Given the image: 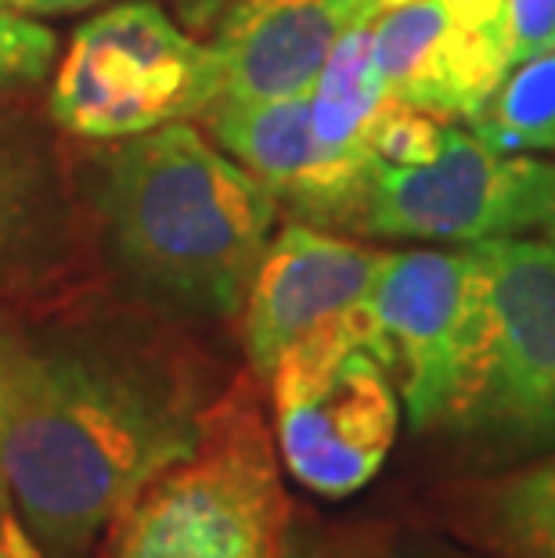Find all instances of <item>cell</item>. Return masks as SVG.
Segmentation results:
<instances>
[{"label": "cell", "mask_w": 555, "mask_h": 558, "mask_svg": "<svg viewBox=\"0 0 555 558\" xmlns=\"http://www.w3.org/2000/svg\"><path fill=\"white\" fill-rule=\"evenodd\" d=\"M545 231L552 234V242H555V187H552V217H548V228Z\"/></svg>", "instance_id": "484cf974"}, {"label": "cell", "mask_w": 555, "mask_h": 558, "mask_svg": "<svg viewBox=\"0 0 555 558\" xmlns=\"http://www.w3.org/2000/svg\"><path fill=\"white\" fill-rule=\"evenodd\" d=\"M289 515L250 372L214 397L195 447L141 486L105 541L109 558H281Z\"/></svg>", "instance_id": "3957f363"}, {"label": "cell", "mask_w": 555, "mask_h": 558, "mask_svg": "<svg viewBox=\"0 0 555 558\" xmlns=\"http://www.w3.org/2000/svg\"><path fill=\"white\" fill-rule=\"evenodd\" d=\"M242 0H173L177 8V19L188 33H214L224 15L231 8H239Z\"/></svg>", "instance_id": "44dd1931"}, {"label": "cell", "mask_w": 555, "mask_h": 558, "mask_svg": "<svg viewBox=\"0 0 555 558\" xmlns=\"http://www.w3.org/2000/svg\"><path fill=\"white\" fill-rule=\"evenodd\" d=\"M206 120L217 145L242 162L278 206H289L297 223L358 231L379 159L369 148H339L322 141L306 94L260 105L217 101Z\"/></svg>", "instance_id": "8fae6325"}, {"label": "cell", "mask_w": 555, "mask_h": 558, "mask_svg": "<svg viewBox=\"0 0 555 558\" xmlns=\"http://www.w3.org/2000/svg\"><path fill=\"white\" fill-rule=\"evenodd\" d=\"M55 33L0 0V98L44 83L55 65Z\"/></svg>", "instance_id": "e0dca14e"}, {"label": "cell", "mask_w": 555, "mask_h": 558, "mask_svg": "<svg viewBox=\"0 0 555 558\" xmlns=\"http://www.w3.org/2000/svg\"><path fill=\"white\" fill-rule=\"evenodd\" d=\"M22 15H73V11L98 8L105 0H4Z\"/></svg>", "instance_id": "d4e9b609"}, {"label": "cell", "mask_w": 555, "mask_h": 558, "mask_svg": "<svg viewBox=\"0 0 555 558\" xmlns=\"http://www.w3.org/2000/svg\"><path fill=\"white\" fill-rule=\"evenodd\" d=\"M369 350L394 375L411 429L458 425L487 339V275L476 245L462 253H386L364 303Z\"/></svg>", "instance_id": "8992f818"}, {"label": "cell", "mask_w": 555, "mask_h": 558, "mask_svg": "<svg viewBox=\"0 0 555 558\" xmlns=\"http://www.w3.org/2000/svg\"><path fill=\"white\" fill-rule=\"evenodd\" d=\"M281 558H386L372 544H303V548H286Z\"/></svg>", "instance_id": "7402d4cb"}, {"label": "cell", "mask_w": 555, "mask_h": 558, "mask_svg": "<svg viewBox=\"0 0 555 558\" xmlns=\"http://www.w3.org/2000/svg\"><path fill=\"white\" fill-rule=\"evenodd\" d=\"M73 242L69 184L47 134L15 109L0 112V295L26 292L65 264Z\"/></svg>", "instance_id": "4fadbf2b"}, {"label": "cell", "mask_w": 555, "mask_h": 558, "mask_svg": "<svg viewBox=\"0 0 555 558\" xmlns=\"http://www.w3.org/2000/svg\"><path fill=\"white\" fill-rule=\"evenodd\" d=\"M444 126L447 123L441 116L411 109V105L389 98L383 112L375 116V123L369 126L364 145L372 148V156L379 162H426L441 151Z\"/></svg>", "instance_id": "ac0fdd59"}, {"label": "cell", "mask_w": 555, "mask_h": 558, "mask_svg": "<svg viewBox=\"0 0 555 558\" xmlns=\"http://www.w3.org/2000/svg\"><path fill=\"white\" fill-rule=\"evenodd\" d=\"M0 558H40L22 522L4 508H0Z\"/></svg>", "instance_id": "603a6c76"}, {"label": "cell", "mask_w": 555, "mask_h": 558, "mask_svg": "<svg viewBox=\"0 0 555 558\" xmlns=\"http://www.w3.org/2000/svg\"><path fill=\"white\" fill-rule=\"evenodd\" d=\"M512 65L555 47V0H505Z\"/></svg>", "instance_id": "d6986e66"}, {"label": "cell", "mask_w": 555, "mask_h": 558, "mask_svg": "<svg viewBox=\"0 0 555 558\" xmlns=\"http://www.w3.org/2000/svg\"><path fill=\"white\" fill-rule=\"evenodd\" d=\"M220 101L214 47L152 0L87 19L55 69L47 116L84 141H123L206 116Z\"/></svg>", "instance_id": "277c9868"}, {"label": "cell", "mask_w": 555, "mask_h": 558, "mask_svg": "<svg viewBox=\"0 0 555 558\" xmlns=\"http://www.w3.org/2000/svg\"><path fill=\"white\" fill-rule=\"evenodd\" d=\"M11 361H15V320L0 314V450H4L8 403H11ZM0 508L15 515V508H11V497H8V486H4V465H0Z\"/></svg>", "instance_id": "ffe728a7"}, {"label": "cell", "mask_w": 555, "mask_h": 558, "mask_svg": "<svg viewBox=\"0 0 555 558\" xmlns=\"http://www.w3.org/2000/svg\"><path fill=\"white\" fill-rule=\"evenodd\" d=\"M353 26H369L353 0H242L209 33L220 101L303 98L336 40Z\"/></svg>", "instance_id": "7c38bea8"}, {"label": "cell", "mask_w": 555, "mask_h": 558, "mask_svg": "<svg viewBox=\"0 0 555 558\" xmlns=\"http://www.w3.org/2000/svg\"><path fill=\"white\" fill-rule=\"evenodd\" d=\"M386 253L289 223L267 242L242 303V347L250 372L267 378L281 353L336 320L364 311Z\"/></svg>", "instance_id": "30bf717a"}, {"label": "cell", "mask_w": 555, "mask_h": 558, "mask_svg": "<svg viewBox=\"0 0 555 558\" xmlns=\"http://www.w3.org/2000/svg\"><path fill=\"white\" fill-rule=\"evenodd\" d=\"M306 101H311V120L322 141L339 148H369L364 145L369 126L389 101L372 51V22L347 29L336 40Z\"/></svg>", "instance_id": "5bb4252c"}, {"label": "cell", "mask_w": 555, "mask_h": 558, "mask_svg": "<svg viewBox=\"0 0 555 558\" xmlns=\"http://www.w3.org/2000/svg\"><path fill=\"white\" fill-rule=\"evenodd\" d=\"M386 94L441 120H472L512 69L505 15L458 0H408L372 22Z\"/></svg>", "instance_id": "9c48e42d"}, {"label": "cell", "mask_w": 555, "mask_h": 558, "mask_svg": "<svg viewBox=\"0 0 555 558\" xmlns=\"http://www.w3.org/2000/svg\"><path fill=\"white\" fill-rule=\"evenodd\" d=\"M203 367L130 317L19 325L4 429V486L40 558H91L112 522L195 447Z\"/></svg>", "instance_id": "6da1fadb"}, {"label": "cell", "mask_w": 555, "mask_h": 558, "mask_svg": "<svg viewBox=\"0 0 555 558\" xmlns=\"http://www.w3.org/2000/svg\"><path fill=\"white\" fill-rule=\"evenodd\" d=\"M469 522L502 558H555V458L487 483Z\"/></svg>", "instance_id": "9a60e30c"}, {"label": "cell", "mask_w": 555, "mask_h": 558, "mask_svg": "<svg viewBox=\"0 0 555 558\" xmlns=\"http://www.w3.org/2000/svg\"><path fill=\"white\" fill-rule=\"evenodd\" d=\"M267 383L278 454L300 486L339 501L379 476L400 429V393L369 350L364 311L300 339Z\"/></svg>", "instance_id": "5b68a950"}, {"label": "cell", "mask_w": 555, "mask_h": 558, "mask_svg": "<svg viewBox=\"0 0 555 558\" xmlns=\"http://www.w3.org/2000/svg\"><path fill=\"white\" fill-rule=\"evenodd\" d=\"M555 166L491 148L472 126L447 123L426 162H379L358 231L405 242H487L548 228Z\"/></svg>", "instance_id": "52a82bcc"}, {"label": "cell", "mask_w": 555, "mask_h": 558, "mask_svg": "<svg viewBox=\"0 0 555 558\" xmlns=\"http://www.w3.org/2000/svg\"><path fill=\"white\" fill-rule=\"evenodd\" d=\"M94 217L130 295L170 317L242 311L278 202L195 126L116 141L94 159Z\"/></svg>", "instance_id": "7a4b0ae2"}, {"label": "cell", "mask_w": 555, "mask_h": 558, "mask_svg": "<svg viewBox=\"0 0 555 558\" xmlns=\"http://www.w3.org/2000/svg\"><path fill=\"white\" fill-rule=\"evenodd\" d=\"M487 275V339L458 429L530 454L555 447V242H476Z\"/></svg>", "instance_id": "ba28073f"}, {"label": "cell", "mask_w": 555, "mask_h": 558, "mask_svg": "<svg viewBox=\"0 0 555 558\" xmlns=\"http://www.w3.org/2000/svg\"><path fill=\"white\" fill-rule=\"evenodd\" d=\"M353 4H358L364 22H375L383 11L397 8V4H408V0H353ZM458 4H466L472 11H483V15H505V0H458Z\"/></svg>", "instance_id": "cb8c5ba5"}, {"label": "cell", "mask_w": 555, "mask_h": 558, "mask_svg": "<svg viewBox=\"0 0 555 558\" xmlns=\"http://www.w3.org/2000/svg\"><path fill=\"white\" fill-rule=\"evenodd\" d=\"M469 126L509 156L555 151V47L516 62Z\"/></svg>", "instance_id": "2e32d148"}]
</instances>
